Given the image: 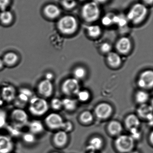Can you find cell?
Segmentation results:
<instances>
[{
	"label": "cell",
	"mask_w": 153,
	"mask_h": 153,
	"mask_svg": "<svg viewBox=\"0 0 153 153\" xmlns=\"http://www.w3.org/2000/svg\"><path fill=\"white\" fill-rule=\"evenodd\" d=\"M148 10L145 4L141 3L135 4L128 13V19L134 24L143 22L146 18Z\"/></svg>",
	"instance_id": "1"
},
{
	"label": "cell",
	"mask_w": 153,
	"mask_h": 153,
	"mask_svg": "<svg viewBox=\"0 0 153 153\" xmlns=\"http://www.w3.org/2000/svg\"><path fill=\"white\" fill-rule=\"evenodd\" d=\"M49 105L46 100L40 97H32L29 102L28 111L35 117L44 116L48 111Z\"/></svg>",
	"instance_id": "2"
},
{
	"label": "cell",
	"mask_w": 153,
	"mask_h": 153,
	"mask_svg": "<svg viewBox=\"0 0 153 153\" xmlns=\"http://www.w3.org/2000/svg\"><path fill=\"white\" fill-rule=\"evenodd\" d=\"M57 27L59 31L65 35H72L77 30L78 22L72 15H65L58 20Z\"/></svg>",
	"instance_id": "3"
},
{
	"label": "cell",
	"mask_w": 153,
	"mask_h": 153,
	"mask_svg": "<svg viewBox=\"0 0 153 153\" xmlns=\"http://www.w3.org/2000/svg\"><path fill=\"white\" fill-rule=\"evenodd\" d=\"M81 13L85 21L88 22L96 21L99 19L101 14L99 4L94 1L86 3L83 6Z\"/></svg>",
	"instance_id": "4"
},
{
	"label": "cell",
	"mask_w": 153,
	"mask_h": 153,
	"mask_svg": "<svg viewBox=\"0 0 153 153\" xmlns=\"http://www.w3.org/2000/svg\"><path fill=\"white\" fill-rule=\"evenodd\" d=\"M115 145L121 152L130 153L134 147L135 140L130 135H121L116 139Z\"/></svg>",
	"instance_id": "5"
},
{
	"label": "cell",
	"mask_w": 153,
	"mask_h": 153,
	"mask_svg": "<svg viewBox=\"0 0 153 153\" xmlns=\"http://www.w3.org/2000/svg\"><path fill=\"white\" fill-rule=\"evenodd\" d=\"M10 118L13 126L17 128L24 126L28 123V116L22 108L13 109L11 112Z\"/></svg>",
	"instance_id": "6"
},
{
	"label": "cell",
	"mask_w": 153,
	"mask_h": 153,
	"mask_svg": "<svg viewBox=\"0 0 153 153\" xmlns=\"http://www.w3.org/2000/svg\"><path fill=\"white\" fill-rule=\"evenodd\" d=\"M62 89L63 92L67 95H75L80 91V84L75 78H69L63 83Z\"/></svg>",
	"instance_id": "7"
},
{
	"label": "cell",
	"mask_w": 153,
	"mask_h": 153,
	"mask_svg": "<svg viewBox=\"0 0 153 153\" xmlns=\"http://www.w3.org/2000/svg\"><path fill=\"white\" fill-rule=\"evenodd\" d=\"M32 97V93L31 90L26 88L21 89L14 100V103L17 108H22L29 102Z\"/></svg>",
	"instance_id": "8"
},
{
	"label": "cell",
	"mask_w": 153,
	"mask_h": 153,
	"mask_svg": "<svg viewBox=\"0 0 153 153\" xmlns=\"http://www.w3.org/2000/svg\"><path fill=\"white\" fill-rule=\"evenodd\" d=\"M54 86L52 82L45 79L41 80L37 85V92L42 98H49L53 94Z\"/></svg>",
	"instance_id": "9"
},
{
	"label": "cell",
	"mask_w": 153,
	"mask_h": 153,
	"mask_svg": "<svg viewBox=\"0 0 153 153\" xmlns=\"http://www.w3.org/2000/svg\"><path fill=\"white\" fill-rule=\"evenodd\" d=\"M46 125L49 128L57 129L62 128L64 121L62 117L59 114L51 113L49 114L45 119Z\"/></svg>",
	"instance_id": "10"
},
{
	"label": "cell",
	"mask_w": 153,
	"mask_h": 153,
	"mask_svg": "<svg viewBox=\"0 0 153 153\" xmlns=\"http://www.w3.org/2000/svg\"><path fill=\"white\" fill-rule=\"evenodd\" d=\"M3 101L7 102L14 101L17 96V92L15 87L13 85H5L1 88L0 94Z\"/></svg>",
	"instance_id": "11"
},
{
	"label": "cell",
	"mask_w": 153,
	"mask_h": 153,
	"mask_svg": "<svg viewBox=\"0 0 153 153\" xmlns=\"http://www.w3.org/2000/svg\"><path fill=\"white\" fill-rule=\"evenodd\" d=\"M138 85L143 88H152L153 85V72L148 70L143 72L140 75Z\"/></svg>",
	"instance_id": "12"
},
{
	"label": "cell",
	"mask_w": 153,
	"mask_h": 153,
	"mask_svg": "<svg viewBox=\"0 0 153 153\" xmlns=\"http://www.w3.org/2000/svg\"><path fill=\"white\" fill-rule=\"evenodd\" d=\"M112 108L110 104L105 102L101 103L97 106L95 109V114L99 118L105 119L111 115Z\"/></svg>",
	"instance_id": "13"
},
{
	"label": "cell",
	"mask_w": 153,
	"mask_h": 153,
	"mask_svg": "<svg viewBox=\"0 0 153 153\" xmlns=\"http://www.w3.org/2000/svg\"><path fill=\"white\" fill-rule=\"evenodd\" d=\"M2 59L4 66L13 67L16 66L19 63V56L15 52H9L4 54Z\"/></svg>",
	"instance_id": "14"
},
{
	"label": "cell",
	"mask_w": 153,
	"mask_h": 153,
	"mask_svg": "<svg viewBox=\"0 0 153 153\" xmlns=\"http://www.w3.org/2000/svg\"><path fill=\"white\" fill-rule=\"evenodd\" d=\"M43 11L46 17L51 19L58 18L61 13L60 8L57 5L52 4L46 5Z\"/></svg>",
	"instance_id": "15"
},
{
	"label": "cell",
	"mask_w": 153,
	"mask_h": 153,
	"mask_svg": "<svg viewBox=\"0 0 153 153\" xmlns=\"http://www.w3.org/2000/svg\"><path fill=\"white\" fill-rule=\"evenodd\" d=\"M13 141L9 137L0 135V153H9L13 149Z\"/></svg>",
	"instance_id": "16"
},
{
	"label": "cell",
	"mask_w": 153,
	"mask_h": 153,
	"mask_svg": "<svg viewBox=\"0 0 153 153\" xmlns=\"http://www.w3.org/2000/svg\"><path fill=\"white\" fill-rule=\"evenodd\" d=\"M117 49L122 54L128 53L131 48V42L128 38L124 37L121 38L117 43Z\"/></svg>",
	"instance_id": "17"
},
{
	"label": "cell",
	"mask_w": 153,
	"mask_h": 153,
	"mask_svg": "<svg viewBox=\"0 0 153 153\" xmlns=\"http://www.w3.org/2000/svg\"><path fill=\"white\" fill-rule=\"evenodd\" d=\"M102 139L98 137H95L92 138L88 144L87 149L91 152H95L100 150L103 146Z\"/></svg>",
	"instance_id": "18"
},
{
	"label": "cell",
	"mask_w": 153,
	"mask_h": 153,
	"mask_svg": "<svg viewBox=\"0 0 153 153\" xmlns=\"http://www.w3.org/2000/svg\"><path fill=\"white\" fill-rule=\"evenodd\" d=\"M68 135L65 131H59L55 134L54 141L55 144L57 146H61L65 145L67 143Z\"/></svg>",
	"instance_id": "19"
},
{
	"label": "cell",
	"mask_w": 153,
	"mask_h": 153,
	"mask_svg": "<svg viewBox=\"0 0 153 153\" xmlns=\"http://www.w3.org/2000/svg\"><path fill=\"white\" fill-rule=\"evenodd\" d=\"M140 124V122L139 119L134 114L129 115L126 119V126L129 130L133 128H138Z\"/></svg>",
	"instance_id": "20"
},
{
	"label": "cell",
	"mask_w": 153,
	"mask_h": 153,
	"mask_svg": "<svg viewBox=\"0 0 153 153\" xmlns=\"http://www.w3.org/2000/svg\"><path fill=\"white\" fill-rule=\"evenodd\" d=\"M28 126L31 133L34 134H40L44 131V126L42 122L40 120H32L29 123Z\"/></svg>",
	"instance_id": "21"
},
{
	"label": "cell",
	"mask_w": 153,
	"mask_h": 153,
	"mask_svg": "<svg viewBox=\"0 0 153 153\" xmlns=\"http://www.w3.org/2000/svg\"><path fill=\"white\" fill-rule=\"evenodd\" d=\"M107 60L109 64L111 67H118L121 63V59L120 56L116 53H109Z\"/></svg>",
	"instance_id": "22"
},
{
	"label": "cell",
	"mask_w": 153,
	"mask_h": 153,
	"mask_svg": "<svg viewBox=\"0 0 153 153\" xmlns=\"http://www.w3.org/2000/svg\"><path fill=\"white\" fill-rule=\"evenodd\" d=\"M108 130L111 134L119 135L122 132L123 128L119 122L115 120L111 121L109 124Z\"/></svg>",
	"instance_id": "23"
},
{
	"label": "cell",
	"mask_w": 153,
	"mask_h": 153,
	"mask_svg": "<svg viewBox=\"0 0 153 153\" xmlns=\"http://www.w3.org/2000/svg\"><path fill=\"white\" fill-rule=\"evenodd\" d=\"M13 20V15L10 11L4 10L0 13V21L4 25H9Z\"/></svg>",
	"instance_id": "24"
},
{
	"label": "cell",
	"mask_w": 153,
	"mask_h": 153,
	"mask_svg": "<svg viewBox=\"0 0 153 153\" xmlns=\"http://www.w3.org/2000/svg\"><path fill=\"white\" fill-rule=\"evenodd\" d=\"M87 32L90 36L92 38L99 37L101 34L102 30L99 25H93L89 26L87 28Z\"/></svg>",
	"instance_id": "25"
},
{
	"label": "cell",
	"mask_w": 153,
	"mask_h": 153,
	"mask_svg": "<svg viewBox=\"0 0 153 153\" xmlns=\"http://www.w3.org/2000/svg\"><path fill=\"white\" fill-rule=\"evenodd\" d=\"M152 112V107L146 105L142 104V106L138 108V113L139 116L143 118H146L149 114Z\"/></svg>",
	"instance_id": "26"
},
{
	"label": "cell",
	"mask_w": 153,
	"mask_h": 153,
	"mask_svg": "<svg viewBox=\"0 0 153 153\" xmlns=\"http://www.w3.org/2000/svg\"><path fill=\"white\" fill-rule=\"evenodd\" d=\"M62 101L63 106L67 110H73L76 108V101L72 99L65 98L62 100Z\"/></svg>",
	"instance_id": "27"
},
{
	"label": "cell",
	"mask_w": 153,
	"mask_h": 153,
	"mask_svg": "<svg viewBox=\"0 0 153 153\" xmlns=\"http://www.w3.org/2000/svg\"><path fill=\"white\" fill-rule=\"evenodd\" d=\"M149 99V94L144 91H140L137 92L136 94V100L139 103L144 104Z\"/></svg>",
	"instance_id": "28"
},
{
	"label": "cell",
	"mask_w": 153,
	"mask_h": 153,
	"mask_svg": "<svg viewBox=\"0 0 153 153\" xmlns=\"http://www.w3.org/2000/svg\"><path fill=\"white\" fill-rule=\"evenodd\" d=\"M80 119L83 123L84 124H89L92 121L93 116L90 111H85L82 113Z\"/></svg>",
	"instance_id": "29"
},
{
	"label": "cell",
	"mask_w": 153,
	"mask_h": 153,
	"mask_svg": "<svg viewBox=\"0 0 153 153\" xmlns=\"http://www.w3.org/2000/svg\"><path fill=\"white\" fill-rule=\"evenodd\" d=\"M74 75L75 79H81L84 78L86 75V71L84 68L81 67H77L74 72Z\"/></svg>",
	"instance_id": "30"
},
{
	"label": "cell",
	"mask_w": 153,
	"mask_h": 153,
	"mask_svg": "<svg viewBox=\"0 0 153 153\" xmlns=\"http://www.w3.org/2000/svg\"><path fill=\"white\" fill-rule=\"evenodd\" d=\"M62 4L66 9L71 10L75 7L76 2L75 0H62Z\"/></svg>",
	"instance_id": "31"
},
{
	"label": "cell",
	"mask_w": 153,
	"mask_h": 153,
	"mask_svg": "<svg viewBox=\"0 0 153 153\" xmlns=\"http://www.w3.org/2000/svg\"><path fill=\"white\" fill-rule=\"evenodd\" d=\"M51 106L53 109L58 110L63 106L62 100L58 98H54L51 100Z\"/></svg>",
	"instance_id": "32"
},
{
	"label": "cell",
	"mask_w": 153,
	"mask_h": 153,
	"mask_svg": "<svg viewBox=\"0 0 153 153\" xmlns=\"http://www.w3.org/2000/svg\"><path fill=\"white\" fill-rule=\"evenodd\" d=\"M77 95L79 100L82 102L88 100L90 97V93L88 91H80Z\"/></svg>",
	"instance_id": "33"
},
{
	"label": "cell",
	"mask_w": 153,
	"mask_h": 153,
	"mask_svg": "<svg viewBox=\"0 0 153 153\" xmlns=\"http://www.w3.org/2000/svg\"><path fill=\"white\" fill-rule=\"evenodd\" d=\"M7 121V114L4 110L0 109V128L5 126Z\"/></svg>",
	"instance_id": "34"
},
{
	"label": "cell",
	"mask_w": 153,
	"mask_h": 153,
	"mask_svg": "<svg viewBox=\"0 0 153 153\" xmlns=\"http://www.w3.org/2000/svg\"><path fill=\"white\" fill-rule=\"evenodd\" d=\"M23 139L28 143H32L35 141V134L31 132L26 133L23 135Z\"/></svg>",
	"instance_id": "35"
},
{
	"label": "cell",
	"mask_w": 153,
	"mask_h": 153,
	"mask_svg": "<svg viewBox=\"0 0 153 153\" xmlns=\"http://www.w3.org/2000/svg\"><path fill=\"white\" fill-rule=\"evenodd\" d=\"M130 130L131 135H130L134 140L138 139L141 137V133L138 128H133Z\"/></svg>",
	"instance_id": "36"
},
{
	"label": "cell",
	"mask_w": 153,
	"mask_h": 153,
	"mask_svg": "<svg viewBox=\"0 0 153 153\" xmlns=\"http://www.w3.org/2000/svg\"><path fill=\"white\" fill-rule=\"evenodd\" d=\"M111 45L107 43H105L102 45L101 49L102 51L104 53H110L111 50Z\"/></svg>",
	"instance_id": "37"
},
{
	"label": "cell",
	"mask_w": 153,
	"mask_h": 153,
	"mask_svg": "<svg viewBox=\"0 0 153 153\" xmlns=\"http://www.w3.org/2000/svg\"><path fill=\"white\" fill-rule=\"evenodd\" d=\"M72 128L73 126L72 123L70 121H66V122H64L62 128H63V131L66 132L72 130Z\"/></svg>",
	"instance_id": "38"
},
{
	"label": "cell",
	"mask_w": 153,
	"mask_h": 153,
	"mask_svg": "<svg viewBox=\"0 0 153 153\" xmlns=\"http://www.w3.org/2000/svg\"><path fill=\"white\" fill-rule=\"evenodd\" d=\"M10 0H0V9L2 10H5L9 6Z\"/></svg>",
	"instance_id": "39"
},
{
	"label": "cell",
	"mask_w": 153,
	"mask_h": 153,
	"mask_svg": "<svg viewBox=\"0 0 153 153\" xmlns=\"http://www.w3.org/2000/svg\"><path fill=\"white\" fill-rule=\"evenodd\" d=\"M54 75H53L52 73H48L46 74V78H45V79L51 81L52 79H53V78H54Z\"/></svg>",
	"instance_id": "40"
},
{
	"label": "cell",
	"mask_w": 153,
	"mask_h": 153,
	"mask_svg": "<svg viewBox=\"0 0 153 153\" xmlns=\"http://www.w3.org/2000/svg\"><path fill=\"white\" fill-rule=\"evenodd\" d=\"M4 65L2 59L0 58V71H1L4 68Z\"/></svg>",
	"instance_id": "41"
},
{
	"label": "cell",
	"mask_w": 153,
	"mask_h": 153,
	"mask_svg": "<svg viewBox=\"0 0 153 153\" xmlns=\"http://www.w3.org/2000/svg\"><path fill=\"white\" fill-rule=\"evenodd\" d=\"M143 1L146 4H149V5H151L153 3V0H143Z\"/></svg>",
	"instance_id": "42"
},
{
	"label": "cell",
	"mask_w": 153,
	"mask_h": 153,
	"mask_svg": "<svg viewBox=\"0 0 153 153\" xmlns=\"http://www.w3.org/2000/svg\"><path fill=\"white\" fill-rule=\"evenodd\" d=\"M107 0H94V1L97 2V3H102L105 2L107 1Z\"/></svg>",
	"instance_id": "43"
},
{
	"label": "cell",
	"mask_w": 153,
	"mask_h": 153,
	"mask_svg": "<svg viewBox=\"0 0 153 153\" xmlns=\"http://www.w3.org/2000/svg\"><path fill=\"white\" fill-rule=\"evenodd\" d=\"M3 100H2L1 97V94H0V104H1Z\"/></svg>",
	"instance_id": "44"
},
{
	"label": "cell",
	"mask_w": 153,
	"mask_h": 153,
	"mask_svg": "<svg viewBox=\"0 0 153 153\" xmlns=\"http://www.w3.org/2000/svg\"><path fill=\"white\" fill-rule=\"evenodd\" d=\"M130 153H139L137 152H130Z\"/></svg>",
	"instance_id": "45"
},
{
	"label": "cell",
	"mask_w": 153,
	"mask_h": 153,
	"mask_svg": "<svg viewBox=\"0 0 153 153\" xmlns=\"http://www.w3.org/2000/svg\"><path fill=\"white\" fill-rule=\"evenodd\" d=\"M90 153H96L95 152H90Z\"/></svg>",
	"instance_id": "46"
},
{
	"label": "cell",
	"mask_w": 153,
	"mask_h": 153,
	"mask_svg": "<svg viewBox=\"0 0 153 153\" xmlns=\"http://www.w3.org/2000/svg\"><path fill=\"white\" fill-rule=\"evenodd\" d=\"M58 153V152H54V153Z\"/></svg>",
	"instance_id": "47"
},
{
	"label": "cell",
	"mask_w": 153,
	"mask_h": 153,
	"mask_svg": "<svg viewBox=\"0 0 153 153\" xmlns=\"http://www.w3.org/2000/svg\"><path fill=\"white\" fill-rule=\"evenodd\" d=\"M81 1H84V0H81Z\"/></svg>",
	"instance_id": "48"
}]
</instances>
